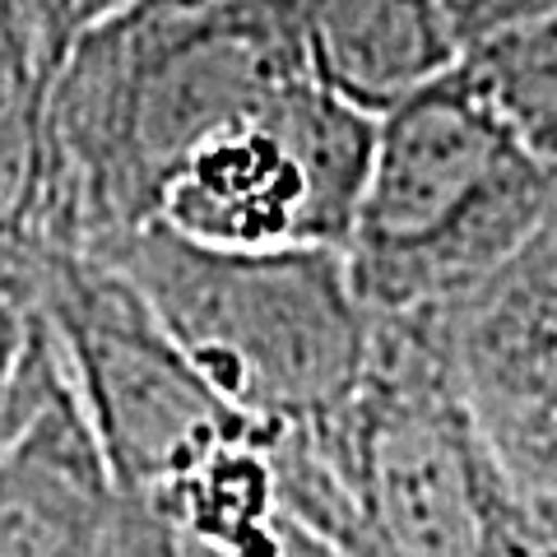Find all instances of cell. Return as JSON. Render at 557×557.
Wrapping results in <instances>:
<instances>
[{
    "instance_id": "cell-1",
    "label": "cell",
    "mask_w": 557,
    "mask_h": 557,
    "mask_svg": "<svg viewBox=\"0 0 557 557\" xmlns=\"http://www.w3.org/2000/svg\"><path fill=\"white\" fill-rule=\"evenodd\" d=\"M270 460L284 511L339 557H557L428 311L376 317L358 391L270 432Z\"/></svg>"
},
{
    "instance_id": "cell-2",
    "label": "cell",
    "mask_w": 557,
    "mask_h": 557,
    "mask_svg": "<svg viewBox=\"0 0 557 557\" xmlns=\"http://www.w3.org/2000/svg\"><path fill=\"white\" fill-rule=\"evenodd\" d=\"M302 75L298 0H126L94 20L51 89L61 247L153 223L209 135Z\"/></svg>"
},
{
    "instance_id": "cell-3",
    "label": "cell",
    "mask_w": 557,
    "mask_h": 557,
    "mask_svg": "<svg viewBox=\"0 0 557 557\" xmlns=\"http://www.w3.org/2000/svg\"><path fill=\"white\" fill-rule=\"evenodd\" d=\"M209 386L260 428H302L358 391L376 317L358 298L339 247H214L168 223L108 242Z\"/></svg>"
},
{
    "instance_id": "cell-4",
    "label": "cell",
    "mask_w": 557,
    "mask_h": 557,
    "mask_svg": "<svg viewBox=\"0 0 557 557\" xmlns=\"http://www.w3.org/2000/svg\"><path fill=\"white\" fill-rule=\"evenodd\" d=\"M557 182L465 61L376 116L348 278L376 317L465 298L544 219Z\"/></svg>"
},
{
    "instance_id": "cell-5",
    "label": "cell",
    "mask_w": 557,
    "mask_h": 557,
    "mask_svg": "<svg viewBox=\"0 0 557 557\" xmlns=\"http://www.w3.org/2000/svg\"><path fill=\"white\" fill-rule=\"evenodd\" d=\"M47 307L121 493H153L265 437L190 368L139 288L89 251H51Z\"/></svg>"
},
{
    "instance_id": "cell-6",
    "label": "cell",
    "mask_w": 557,
    "mask_h": 557,
    "mask_svg": "<svg viewBox=\"0 0 557 557\" xmlns=\"http://www.w3.org/2000/svg\"><path fill=\"white\" fill-rule=\"evenodd\" d=\"M376 116L311 75L228 121L168 182L159 223L214 247H348Z\"/></svg>"
},
{
    "instance_id": "cell-7",
    "label": "cell",
    "mask_w": 557,
    "mask_h": 557,
    "mask_svg": "<svg viewBox=\"0 0 557 557\" xmlns=\"http://www.w3.org/2000/svg\"><path fill=\"white\" fill-rule=\"evenodd\" d=\"M121 487L70 368L0 450V557H112Z\"/></svg>"
},
{
    "instance_id": "cell-8",
    "label": "cell",
    "mask_w": 557,
    "mask_h": 557,
    "mask_svg": "<svg viewBox=\"0 0 557 557\" xmlns=\"http://www.w3.org/2000/svg\"><path fill=\"white\" fill-rule=\"evenodd\" d=\"M428 317L479 409L557 418V196L493 274Z\"/></svg>"
},
{
    "instance_id": "cell-9",
    "label": "cell",
    "mask_w": 557,
    "mask_h": 557,
    "mask_svg": "<svg viewBox=\"0 0 557 557\" xmlns=\"http://www.w3.org/2000/svg\"><path fill=\"white\" fill-rule=\"evenodd\" d=\"M112 557H339L284 511L270 456H237L149 497L121 493Z\"/></svg>"
},
{
    "instance_id": "cell-10",
    "label": "cell",
    "mask_w": 557,
    "mask_h": 557,
    "mask_svg": "<svg viewBox=\"0 0 557 557\" xmlns=\"http://www.w3.org/2000/svg\"><path fill=\"white\" fill-rule=\"evenodd\" d=\"M70 42L47 0H0V256L65 251L51 89Z\"/></svg>"
},
{
    "instance_id": "cell-11",
    "label": "cell",
    "mask_w": 557,
    "mask_h": 557,
    "mask_svg": "<svg viewBox=\"0 0 557 557\" xmlns=\"http://www.w3.org/2000/svg\"><path fill=\"white\" fill-rule=\"evenodd\" d=\"M307 75L362 112H391L465 61L442 0H298Z\"/></svg>"
},
{
    "instance_id": "cell-12",
    "label": "cell",
    "mask_w": 557,
    "mask_h": 557,
    "mask_svg": "<svg viewBox=\"0 0 557 557\" xmlns=\"http://www.w3.org/2000/svg\"><path fill=\"white\" fill-rule=\"evenodd\" d=\"M465 65L557 182V14L493 33L465 51Z\"/></svg>"
},
{
    "instance_id": "cell-13",
    "label": "cell",
    "mask_w": 557,
    "mask_h": 557,
    "mask_svg": "<svg viewBox=\"0 0 557 557\" xmlns=\"http://www.w3.org/2000/svg\"><path fill=\"white\" fill-rule=\"evenodd\" d=\"M479 409V405H474ZM487 437L497 446V460L516 483L525 511L557 553V418L553 413H507L479 409Z\"/></svg>"
},
{
    "instance_id": "cell-14",
    "label": "cell",
    "mask_w": 557,
    "mask_h": 557,
    "mask_svg": "<svg viewBox=\"0 0 557 557\" xmlns=\"http://www.w3.org/2000/svg\"><path fill=\"white\" fill-rule=\"evenodd\" d=\"M442 10L450 14V24H456L469 51L483 38H493V33H507L530 20H548V14H557V0H442Z\"/></svg>"
},
{
    "instance_id": "cell-15",
    "label": "cell",
    "mask_w": 557,
    "mask_h": 557,
    "mask_svg": "<svg viewBox=\"0 0 557 557\" xmlns=\"http://www.w3.org/2000/svg\"><path fill=\"white\" fill-rule=\"evenodd\" d=\"M116 5H126V0H47V10L57 14L70 38H79L94 20H102V14L116 10Z\"/></svg>"
},
{
    "instance_id": "cell-16",
    "label": "cell",
    "mask_w": 557,
    "mask_h": 557,
    "mask_svg": "<svg viewBox=\"0 0 557 557\" xmlns=\"http://www.w3.org/2000/svg\"><path fill=\"white\" fill-rule=\"evenodd\" d=\"M61 372H65V368H61ZM61 372H57V376H61ZM57 376H51V381H57ZM47 391H51V386H47ZM47 391H42V395H47ZM42 395H0V450H5V442L24 428V418L38 409Z\"/></svg>"
}]
</instances>
